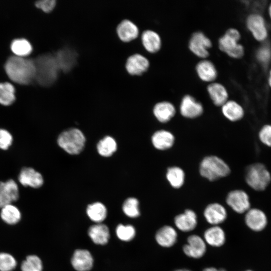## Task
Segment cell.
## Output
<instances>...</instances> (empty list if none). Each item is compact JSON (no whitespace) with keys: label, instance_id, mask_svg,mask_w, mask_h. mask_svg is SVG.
<instances>
[{"label":"cell","instance_id":"4316f807","mask_svg":"<svg viewBox=\"0 0 271 271\" xmlns=\"http://www.w3.org/2000/svg\"><path fill=\"white\" fill-rule=\"evenodd\" d=\"M225 239L224 231L218 225H213L208 228L204 233L205 242L213 247H220L223 245Z\"/></svg>","mask_w":271,"mask_h":271},{"label":"cell","instance_id":"3957f363","mask_svg":"<svg viewBox=\"0 0 271 271\" xmlns=\"http://www.w3.org/2000/svg\"><path fill=\"white\" fill-rule=\"evenodd\" d=\"M200 175L206 179L214 181L226 177L230 173L228 164L216 156L205 157L199 166Z\"/></svg>","mask_w":271,"mask_h":271},{"label":"cell","instance_id":"484cf974","mask_svg":"<svg viewBox=\"0 0 271 271\" xmlns=\"http://www.w3.org/2000/svg\"><path fill=\"white\" fill-rule=\"evenodd\" d=\"M116 32L119 39L125 42L135 39L139 34L137 26L128 20L122 21L118 25Z\"/></svg>","mask_w":271,"mask_h":271},{"label":"cell","instance_id":"e575fe53","mask_svg":"<svg viewBox=\"0 0 271 271\" xmlns=\"http://www.w3.org/2000/svg\"><path fill=\"white\" fill-rule=\"evenodd\" d=\"M255 57L257 62L264 68H266L271 62V45L267 41L261 43L257 48Z\"/></svg>","mask_w":271,"mask_h":271},{"label":"cell","instance_id":"4dcf8cb0","mask_svg":"<svg viewBox=\"0 0 271 271\" xmlns=\"http://www.w3.org/2000/svg\"><path fill=\"white\" fill-rule=\"evenodd\" d=\"M16 99V90L11 82H0V104L8 106Z\"/></svg>","mask_w":271,"mask_h":271},{"label":"cell","instance_id":"bcb514c9","mask_svg":"<svg viewBox=\"0 0 271 271\" xmlns=\"http://www.w3.org/2000/svg\"><path fill=\"white\" fill-rule=\"evenodd\" d=\"M267 14L270 20L271 21V3L268 5L267 7Z\"/></svg>","mask_w":271,"mask_h":271},{"label":"cell","instance_id":"44dd1931","mask_svg":"<svg viewBox=\"0 0 271 271\" xmlns=\"http://www.w3.org/2000/svg\"><path fill=\"white\" fill-rule=\"evenodd\" d=\"M207 90L213 104L217 106H222L228 100V92L220 83H210L207 87Z\"/></svg>","mask_w":271,"mask_h":271},{"label":"cell","instance_id":"7dc6e473","mask_svg":"<svg viewBox=\"0 0 271 271\" xmlns=\"http://www.w3.org/2000/svg\"><path fill=\"white\" fill-rule=\"evenodd\" d=\"M174 271H191V270L187 269H178Z\"/></svg>","mask_w":271,"mask_h":271},{"label":"cell","instance_id":"7bdbcfd3","mask_svg":"<svg viewBox=\"0 0 271 271\" xmlns=\"http://www.w3.org/2000/svg\"><path fill=\"white\" fill-rule=\"evenodd\" d=\"M55 0H41L35 3L36 7L45 13H50L56 6Z\"/></svg>","mask_w":271,"mask_h":271},{"label":"cell","instance_id":"83f0119b","mask_svg":"<svg viewBox=\"0 0 271 271\" xmlns=\"http://www.w3.org/2000/svg\"><path fill=\"white\" fill-rule=\"evenodd\" d=\"M221 111L223 115L231 121L240 120L244 115V110L243 107L237 102L233 100H228L221 106Z\"/></svg>","mask_w":271,"mask_h":271},{"label":"cell","instance_id":"1f68e13d","mask_svg":"<svg viewBox=\"0 0 271 271\" xmlns=\"http://www.w3.org/2000/svg\"><path fill=\"white\" fill-rule=\"evenodd\" d=\"M1 208V217L7 224L15 225L21 220V211L13 204L7 205Z\"/></svg>","mask_w":271,"mask_h":271},{"label":"cell","instance_id":"d4e9b609","mask_svg":"<svg viewBox=\"0 0 271 271\" xmlns=\"http://www.w3.org/2000/svg\"><path fill=\"white\" fill-rule=\"evenodd\" d=\"M154 147L159 150L164 151L170 149L175 142V137L170 131L161 129L154 132L152 137Z\"/></svg>","mask_w":271,"mask_h":271},{"label":"cell","instance_id":"d6986e66","mask_svg":"<svg viewBox=\"0 0 271 271\" xmlns=\"http://www.w3.org/2000/svg\"><path fill=\"white\" fill-rule=\"evenodd\" d=\"M176 227L183 232L194 230L197 224V216L191 209H186L183 213L177 215L174 218Z\"/></svg>","mask_w":271,"mask_h":271},{"label":"cell","instance_id":"7a4b0ae2","mask_svg":"<svg viewBox=\"0 0 271 271\" xmlns=\"http://www.w3.org/2000/svg\"><path fill=\"white\" fill-rule=\"evenodd\" d=\"M34 60L35 64V81L44 87L52 85L56 81L59 71L54 54H42Z\"/></svg>","mask_w":271,"mask_h":271},{"label":"cell","instance_id":"9c48e42d","mask_svg":"<svg viewBox=\"0 0 271 271\" xmlns=\"http://www.w3.org/2000/svg\"><path fill=\"white\" fill-rule=\"evenodd\" d=\"M226 201L227 205L238 213L246 212L250 208L249 196L242 190L236 189L229 192Z\"/></svg>","mask_w":271,"mask_h":271},{"label":"cell","instance_id":"8fae6325","mask_svg":"<svg viewBox=\"0 0 271 271\" xmlns=\"http://www.w3.org/2000/svg\"><path fill=\"white\" fill-rule=\"evenodd\" d=\"M19 198V189L13 179L0 182V208L16 202Z\"/></svg>","mask_w":271,"mask_h":271},{"label":"cell","instance_id":"ee69618b","mask_svg":"<svg viewBox=\"0 0 271 271\" xmlns=\"http://www.w3.org/2000/svg\"><path fill=\"white\" fill-rule=\"evenodd\" d=\"M203 271H226L224 268L217 269L214 267H209L204 268Z\"/></svg>","mask_w":271,"mask_h":271},{"label":"cell","instance_id":"52a82bcc","mask_svg":"<svg viewBox=\"0 0 271 271\" xmlns=\"http://www.w3.org/2000/svg\"><path fill=\"white\" fill-rule=\"evenodd\" d=\"M245 25L256 41L261 43L267 41L268 29L266 22L260 13L252 12L249 14L245 20Z\"/></svg>","mask_w":271,"mask_h":271},{"label":"cell","instance_id":"8992f818","mask_svg":"<svg viewBox=\"0 0 271 271\" xmlns=\"http://www.w3.org/2000/svg\"><path fill=\"white\" fill-rule=\"evenodd\" d=\"M85 138L82 131L75 128L62 132L58 137V145L71 155L79 154L83 149Z\"/></svg>","mask_w":271,"mask_h":271},{"label":"cell","instance_id":"5bb4252c","mask_svg":"<svg viewBox=\"0 0 271 271\" xmlns=\"http://www.w3.org/2000/svg\"><path fill=\"white\" fill-rule=\"evenodd\" d=\"M245 222L252 230L260 231L267 224V218L265 213L258 208H250L245 214Z\"/></svg>","mask_w":271,"mask_h":271},{"label":"cell","instance_id":"cb8c5ba5","mask_svg":"<svg viewBox=\"0 0 271 271\" xmlns=\"http://www.w3.org/2000/svg\"><path fill=\"white\" fill-rule=\"evenodd\" d=\"M141 40L145 49L150 53H157L161 49V37L156 31L152 30L144 31L141 35Z\"/></svg>","mask_w":271,"mask_h":271},{"label":"cell","instance_id":"f6af8a7d","mask_svg":"<svg viewBox=\"0 0 271 271\" xmlns=\"http://www.w3.org/2000/svg\"><path fill=\"white\" fill-rule=\"evenodd\" d=\"M267 81L268 86L271 88V68L268 73Z\"/></svg>","mask_w":271,"mask_h":271},{"label":"cell","instance_id":"ffe728a7","mask_svg":"<svg viewBox=\"0 0 271 271\" xmlns=\"http://www.w3.org/2000/svg\"><path fill=\"white\" fill-rule=\"evenodd\" d=\"M93 257L86 249H77L72 256L71 263L77 271H88L93 266Z\"/></svg>","mask_w":271,"mask_h":271},{"label":"cell","instance_id":"ac0fdd59","mask_svg":"<svg viewBox=\"0 0 271 271\" xmlns=\"http://www.w3.org/2000/svg\"><path fill=\"white\" fill-rule=\"evenodd\" d=\"M195 69L199 78L204 82H213L218 76L217 68L210 60L202 59L196 64Z\"/></svg>","mask_w":271,"mask_h":271},{"label":"cell","instance_id":"ba28073f","mask_svg":"<svg viewBox=\"0 0 271 271\" xmlns=\"http://www.w3.org/2000/svg\"><path fill=\"white\" fill-rule=\"evenodd\" d=\"M211 40L203 32H194L189 39L188 47L189 50L196 56L206 59L209 55V50L212 47Z\"/></svg>","mask_w":271,"mask_h":271},{"label":"cell","instance_id":"277c9868","mask_svg":"<svg viewBox=\"0 0 271 271\" xmlns=\"http://www.w3.org/2000/svg\"><path fill=\"white\" fill-rule=\"evenodd\" d=\"M241 35L236 28L228 29L218 39L219 49L234 59H240L244 55L245 49L239 43Z\"/></svg>","mask_w":271,"mask_h":271},{"label":"cell","instance_id":"e0dca14e","mask_svg":"<svg viewBox=\"0 0 271 271\" xmlns=\"http://www.w3.org/2000/svg\"><path fill=\"white\" fill-rule=\"evenodd\" d=\"M227 216V211L224 207L218 203L208 205L204 211V216L206 220L213 225H218L223 222Z\"/></svg>","mask_w":271,"mask_h":271},{"label":"cell","instance_id":"74e56055","mask_svg":"<svg viewBox=\"0 0 271 271\" xmlns=\"http://www.w3.org/2000/svg\"><path fill=\"white\" fill-rule=\"evenodd\" d=\"M139 205V203L137 199L133 197L127 198L123 204V211L126 216L129 217H137L140 214Z\"/></svg>","mask_w":271,"mask_h":271},{"label":"cell","instance_id":"f35d334b","mask_svg":"<svg viewBox=\"0 0 271 271\" xmlns=\"http://www.w3.org/2000/svg\"><path fill=\"white\" fill-rule=\"evenodd\" d=\"M116 233L119 239L128 241L134 238L136 235V230L132 225L119 224L116 227Z\"/></svg>","mask_w":271,"mask_h":271},{"label":"cell","instance_id":"f546056e","mask_svg":"<svg viewBox=\"0 0 271 271\" xmlns=\"http://www.w3.org/2000/svg\"><path fill=\"white\" fill-rule=\"evenodd\" d=\"M88 234L93 242L101 245L107 243L110 236L108 227L101 223L90 226L88 231Z\"/></svg>","mask_w":271,"mask_h":271},{"label":"cell","instance_id":"c3c4849f","mask_svg":"<svg viewBox=\"0 0 271 271\" xmlns=\"http://www.w3.org/2000/svg\"><path fill=\"white\" fill-rule=\"evenodd\" d=\"M245 271H253V270H250V269H248V270H245Z\"/></svg>","mask_w":271,"mask_h":271},{"label":"cell","instance_id":"7c38bea8","mask_svg":"<svg viewBox=\"0 0 271 271\" xmlns=\"http://www.w3.org/2000/svg\"><path fill=\"white\" fill-rule=\"evenodd\" d=\"M187 243L183 247L184 253L193 258L202 257L206 252V243L200 236L193 234L187 238Z\"/></svg>","mask_w":271,"mask_h":271},{"label":"cell","instance_id":"d6a6232c","mask_svg":"<svg viewBox=\"0 0 271 271\" xmlns=\"http://www.w3.org/2000/svg\"><path fill=\"white\" fill-rule=\"evenodd\" d=\"M166 178L172 187L178 189L183 185L185 175L182 168L177 166H173L167 169Z\"/></svg>","mask_w":271,"mask_h":271},{"label":"cell","instance_id":"836d02e7","mask_svg":"<svg viewBox=\"0 0 271 271\" xmlns=\"http://www.w3.org/2000/svg\"><path fill=\"white\" fill-rule=\"evenodd\" d=\"M86 213L92 221L100 223L105 219L107 210L102 203L95 202L88 206Z\"/></svg>","mask_w":271,"mask_h":271},{"label":"cell","instance_id":"9a60e30c","mask_svg":"<svg viewBox=\"0 0 271 271\" xmlns=\"http://www.w3.org/2000/svg\"><path fill=\"white\" fill-rule=\"evenodd\" d=\"M18 180L23 186L33 188H39L44 183L42 175L31 167H24L21 169Z\"/></svg>","mask_w":271,"mask_h":271},{"label":"cell","instance_id":"60d3db41","mask_svg":"<svg viewBox=\"0 0 271 271\" xmlns=\"http://www.w3.org/2000/svg\"><path fill=\"white\" fill-rule=\"evenodd\" d=\"M259 141L265 146L271 147V124L264 125L258 132Z\"/></svg>","mask_w":271,"mask_h":271},{"label":"cell","instance_id":"6da1fadb","mask_svg":"<svg viewBox=\"0 0 271 271\" xmlns=\"http://www.w3.org/2000/svg\"><path fill=\"white\" fill-rule=\"evenodd\" d=\"M4 68L12 82L27 85L35 81V64L34 59L12 55L6 60Z\"/></svg>","mask_w":271,"mask_h":271},{"label":"cell","instance_id":"7402d4cb","mask_svg":"<svg viewBox=\"0 0 271 271\" xmlns=\"http://www.w3.org/2000/svg\"><path fill=\"white\" fill-rule=\"evenodd\" d=\"M174 105L168 101L157 103L153 107V113L156 119L162 123L169 121L176 114Z\"/></svg>","mask_w":271,"mask_h":271},{"label":"cell","instance_id":"2e32d148","mask_svg":"<svg viewBox=\"0 0 271 271\" xmlns=\"http://www.w3.org/2000/svg\"><path fill=\"white\" fill-rule=\"evenodd\" d=\"M150 66L149 60L142 54L136 53L130 56L125 63L129 74L140 75L146 72Z\"/></svg>","mask_w":271,"mask_h":271},{"label":"cell","instance_id":"8d00e7d4","mask_svg":"<svg viewBox=\"0 0 271 271\" xmlns=\"http://www.w3.org/2000/svg\"><path fill=\"white\" fill-rule=\"evenodd\" d=\"M21 268L22 271H42V260L36 255H29L22 262Z\"/></svg>","mask_w":271,"mask_h":271},{"label":"cell","instance_id":"ab89813d","mask_svg":"<svg viewBox=\"0 0 271 271\" xmlns=\"http://www.w3.org/2000/svg\"><path fill=\"white\" fill-rule=\"evenodd\" d=\"M17 265V260L12 254L0 252V271H12Z\"/></svg>","mask_w":271,"mask_h":271},{"label":"cell","instance_id":"d590c367","mask_svg":"<svg viewBox=\"0 0 271 271\" xmlns=\"http://www.w3.org/2000/svg\"><path fill=\"white\" fill-rule=\"evenodd\" d=\"M98 153L103 157H109L117 149V144L115 140L110 137L106 136L101 140L97 145Z\"/></svg>","mask_w":271,"mask_h":271},{"label":"cell","instance_id":"4fadbf2b","mask_svg":"<svg viewBox=\"0 0 271 271\" xmlns=\"http://www.w3.org/2000/svg\"><path fill=\"white\" fill-rule=\"evenodd\" d=\"M59 70L64 72L70 71L76 65L77 53L72 49L63 48L54 54Z\"/></svg>","mask_w":271,"mask_h":271},{"label":"cell","instance_id":"f1b7e54d","mask_svg":"<svg viewBox=\"0 0 271 271\" xmlns=\"http://www.w3.org/2000/svg\"><path fill=\"white\" fill-rule=\"evenodd\" d=\"M10 49L13 55L20 57H29L33 51L31 42L25 38H17L12 40Z\"/></svg>","mask_w":271,"mask_h":271},{"label":"cell","instance_id":"603a6c76","mask_svg":"<svg viewBox=\"0 0 271 271\" xmlns=\"http://www.w3.org/2000/svg\"><path fill=\"white\" fill-rule=\"evenodd\" d=\"M177 233L174 228L170 225H165L156 232L155 239L159 245L163 247H170L177 241Z\"/></svg>","mask_w":271,"mask_h":271},{"label":"cell","instance_id":"b9f144b4","mask_svg":"<svg viewBox=\"0 0 271 271\" xmlns=\"http://www.w3.org/2000/svg\"><path fill=\"white\" fill-rule=\"evenodd\" d=\"M13 141V136L9 131L0 128V149L8 150L12 145Z\"/></svg>","mask_w":271,"mask_h":271},{"label":"cell","instance_id":"30bf717a","mask_svg":"<svg viewBox=\"0 0 271 271\" xmlns=\"http://www.w3.org/2000/svg\"><path fill=\"white\" fill-rule=\"evenodd\" d=\"M203 110L202 103L193 96L186 94L182 98L180 112L183 116L191 119L197 118L202 115Z\"/></svg>","mask_w":271,"mask_h":271},{"label":"cell","instance_id":"5b68a950","mask_svg":"<svg viewBox=\"0 0 271 271\" xmlns=\"http://www.w3.org/2000/svg\"><path fill=\"white\" fill-rule=\"evenodd\" d=\"M245 180L251 189L262 191L266 189L271 182V174L264 164L256 163L246 168Z\"/></svg>","mask_w":271,"mask_h":271}]
</instances>
